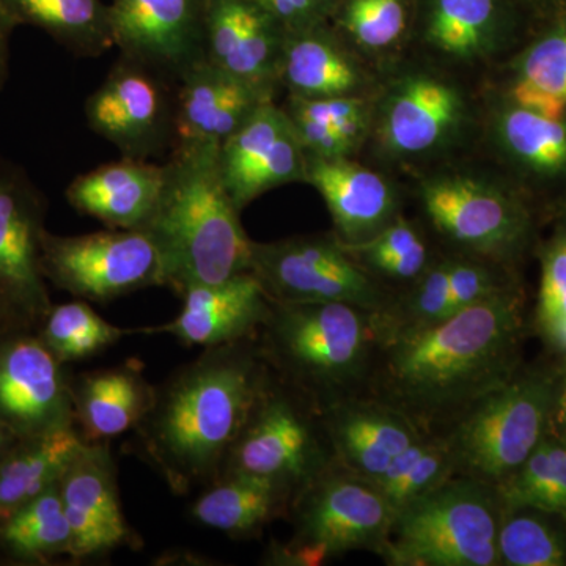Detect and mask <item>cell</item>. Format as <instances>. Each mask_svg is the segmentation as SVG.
Instances as JSON below:
<instances>
[{
	"label": "cell",
	"mask_w": 566,
	"mask_h": 566,
	"mask_svg": "<svg viewBox=\"0 0 566 566\" xmlns=\"http://www.w3.org/2000/svg\"><path fill=\"white\" fill-rule=\"evenodd\" d=\"M523 315L515 290L379 344L364 395L423 434H444L521 368Z\"/></svg>",
	"instance_id": "1"
},
{
	"label": "cell",
	"mask_w": 566,
	"mask_h": 566,
	"mask_svg": "<svg viewBox=\"0 0 566 566\" xmlns=\"http://www.w3.org/2000/svg\"><path fill=\"white\" fill-rule=\"evenodd\" d=\"M273 379L256 338L211 346L181 365L133 430L132 450L174 494L208 485Z\"/></svg>",
	"instance_id": "2"
},
{
	"label": "cell",
	"mask_w": 566,
	"mask_h": 566,
	"mask_svg": "<svg viewBox=\"0 0 566 566\" xmlns=\"http://www.w3.org/2000/svg\"><path fill=\"white\" fill-rule=\"evenodd\" d=\"M227 191L216 142H175L158 205L142 232L161 259L164 286L182 296L251 271L252 240Z\"/></svg>",
	"instance_id": "3"
},
{
	"label": "cell",
	"mask_w": 566,
	"mask_h": 566,
	"mask_svg": "<svg viewBox=\"0 0 566 566\" xmlns=\"http://www.w3.org/2000/svg\"><path fill=\"white\" fill-rule=\"evenodd\" d=\"M381 316L345 303H277L256 334L275 378L316 408L364 395L381 344Z\"/></svg>",
	"instance_id": "4"
},
{
	"label": "cell",
	"mask_w": 566,
	"mask_h": 566,
	"mask_svg": "<svg viewBox=\"0 0 566 566\" xmlns=\"http://www.w3.org/2000/svg\"><path fill=\"white\" fill-rule=\"evenodd\" d=\"M499 488L453 475L395 515L379 556L390 566H499Z\"/></svg>",
	"instance_id": "5"
},
{
	"label": "cell",
	"mask_w": 566,
	"mask_h": 566,
	"mask_svg": "<svg viewBox=\"0 0 566 566\" xmlns=\"http://www.w3.org/2000/svg\"><path fill=\"white\" fill-rule=\"evenodd\" d=\"M557 370H523L476 401L444 436L455 475L501 486L551 431Z\"/></svg>",
	"instance_id": "6"
},
{
	"label": "cell",
	"mask_w": 566,
	"mask_h": 566,
	"mask_svg": "<svg viewBox=\"0 0 566 566\" xmlns=\"http://www.w3.org/2000/svg\"><path fill=\"white\" fill-rule=\"evenodd\" d=\"M335 464L322 411L273 375L219 474L262 476L297 495Z\"/></svg>",
	"instance_id": "7"
},
{
	"label": "cell",
	"mask_w": 566,
	"mask_h": 566,
	"mask_svg": "<svg viewBox=\"0 0 566 566\" xmlns=\"http://www.w3.org/2000/svg\"><path fill=\"white\" fill-rule=\"evenodd\" d=\"M251 271L277 303H345L385 312L394 303L338 238L296 237L252 243Z\"/></svg>",
	"instance_id": "8"
},
{
	"label": "cell",
	"mask_w": 566,
	"mask_h": 566,
	"mask_svg": "<svg viewBox=\"0 0 566 566\" xmlns=\"http://www.w3.org/2000/svg\"><path fill=\"white\" fill-rule=\"evenodd\" d=\"M41 271L46 282L91 303H109L126 294L164 286L161 259L142 230L61 237L44 232Z\"/></svg>",
	"instance_id": "9"
},
{
	"label": "cell",
	"mask_w": 566,
	"mask_h": 566,
	"mask_svg": "<svg viewBox=\"0 0 566 566\" xmlns=\"http://www.w3.org/2000/svg\"><path fill=\"white\" fill-rule=\"evenodd\" d=\"M289 517L293 542L334 558L352 551L381 553L395 512L368 480L335 464L297 493Z\"/></svg>",
	"instance_id": "10"
},
{
	"label": "cell",
	"mask_w": 566,
	"mask_h": 566,
	"mask_svg": "<svg viewBox=\"0 0 566 566\" xmlns=\"http://www.w3.org/2000/svg\"><path fill=\"white\" fill-rule=\"evenodd\" d=\"M423 210L436 232L469 256L506 262L523 251L531 218L512 193L471 177L424 182Z\"/></svg>",
	"instance_id": "11"
},
{
	"label": "cell",
	"mask_w": 566,
	"mask_h": 566,
	"mask_svg": "<svg viewBox=\"0 0 566 566\" xmlns=\"http://www.w3.org/2000/svg\"><path fill=\"white\" fill-rule=\"evenodd\" d=\"M85 118L123 158L151 161L175 144V85L120 55L85 102Z\"/></svg>",
	"instance_id": "12"
},
{
	"label": "cell",
	"mask_w": 566,
	"mask_h": 566,
	"mask_svg": "<svg viewBox=\"0 0 566 566\" xmlns=\"http://www.w3.org/2000/svg\"><path fill=\"white\" fill-rule=\"evenodd\" d=\"M0 420L20 439L74 424L71 376L32 327L0 331Z\"/></svg>",
	"instance_id": "13"
},
{
	"label": "cell",
	"mask_w": 566,
	"mask_h": 566,
	"mask_svg": "<svg viewBox=\"0 0 566 566\" xmlns=\"http://www.w3.org/2000/svg\"><path fill=\"white\" fill-rule=\"evenodd\" d=\"M109 28L122 57L170 84L207 61L203 0H112Z\"/></svg>",
	"instance_id": "14"
},
{
	"label": "cell",
	"mask_w": 566,
	"mask_h": 566,
	"mask_svg": "<svg viewBox=\"0 0 566 566\" xmlns=\"http://www.w3.org/2000/svg\"><path fill=\"white\" fill-rule=\"evenodd\" d=\"M44 214L39 189L0 159V294L32 329L54 305L41 271Z\"/></svg>",
	"instance_id": "15"
},
{
	"label": "cell",
	"mask_w": 566,
	"mask_h": 566,
	"mask_svg": "<svg viewBox=\"0 0 566 566\" xmlns=\"http://www.w3.org/2000/svg\"><path fill=\"white\" fill-rule=\"evenodd\" d=\"M71 532V562L106 556L120 547L140 549L139 535L123 513L117 469L107 442H87L59 480Z\"/></svg>",
	"instance_id": "16"
},
{
	"label": "cell",
	"mask_w": 566,
	"mask_h": 566,
	"mask_svg": "<svg viewBox=\"0 0 566 566\" xmlns=\"http://www.w3.org/2000/svg\"><path fill=\"white\" fill-rule=\"evenodd\" d=\"M219 164L227 191L240 211L271 189L304 181V148L289 115L273 99L260 104L219 145Z\"/></svg>",
	"instance_id": "17"
},
{
	"label": "cell",
	"mask_w": 566,
	"mask_h": 566,
	"mask_svg": "<svg viewBox=\"0 0 566 566\" xmlns=\"http://www.w3.org/2000/svg\"><path fill=\"white\" fill-rule=\"evenodd\" d=\"M181 300L177 318L159 326L134 329V334H166L181 345L203 349L234 344L256 338L273 305L252 271L223 282L192 286Z\"/></svg>",
	"instance_id": "18"
},
{
	"label": "cell",
	"mask_w": 566,
	"mask_h": 566,
	"mask_svg": "<svg viewBox=\"0 0 566 566\" xmlns=\"http://www.w3.org/2000/svg\"><path fill=\"white\" fill-rule=\"evenodd\" d=\"M203 36L211 65L274 92L285 32L251 0H203Z\"/></svg>",
	"instance_id": "19"
},
{
	"label": "cell",
	"mask_w": 566,
	"mask_h": 566,
	"mask_svg": "<svg viewBox=\"0 0 566 566\" xmlns=\"http://www.w3.org/2000/svg\"><path fill=\"white\" fill-rule=\"evenodd\" d=\"M322 419L335 463L368 482L424 436L408 417L367 395L327 406Z\"/></svg>",
	"instance_id": "20"
},
{
	"label": "cell",
	"mask_w": 566,
	"mask_h": 566,
	"mask_svg": "<svg viewBox=\"0 0 566 566\" xmlns=\"http://www.w3.org/2000/svg\"><path fill=\"white\" fill-rule=\"evenodd\" d=\"M273 93L203 61L175 85V142L221 145Z\"/></svg>",
	"instance_id": "21"
},
{
	"label": "cell",
	"mask_w": 566,
	"mask_h": 566,
	"mask_svg": "<svg viewBox=\"0 0 566 566\" xmlns=\"http://www.w3.org/2000/svg\"><path fill=\"white\" fill-rule=\"evenodd\" d=\"M304 181L322 193L344 244L370 240L397 219V193L381 175L348 158L305 155Z\"/></svg>",
	"instance_id": "22"
},
{
	"label": "cell",
	"mask_w": 566,
	"mask_h": 566,
	"mask_svg": "<svg viewBox=\"0 0 566 566\" xmlns=\"http://www.w3.org/2000/svg\"><path fill=\"white\" fill-rule=\"evenodd\" d=\"M463 117L464 102L452 84L415 74L398 82L386 99L379 134L395 155H422L444 144Z\"/></svg>",
	"instance_id": "23"
},
{
	"label": "cell",
	"mask_w": 566,
	"mask_h": 566,
	"mask_svg": "<svg viewBox=\"0 0 566 566\" xmlns=\"http://www.w3.org/2000/svg\"><path fill=\"white\" fill-rule=\"evenodd\" d=\"M164 185V164L123 158L74 178L66 200L74 210L109 229L142 230L150 221Z\"/></svg>",
	"instance_id": "24"
},
{
	"label": "cell",
	"mask_w": 566,
	"mask_h": 566,
	"mask_svg": "<svg viewBox=\"0 0 566 566\" xmlns=\"http://www.w3.org/2000/svg\"><path fill=\"white\" fill-rule=\"evenodd\" d=\"M155 395L137 359L73 378L74 424L87 442H107L133 431Z\"/></svg>",
	"instance_id": "25"
},
{
	"label": "cell",
	"mask_w": 566,
	"mask_h": 566,
	"mask_svg": "<svg viewBox=\"0 0 566 566\" xmlns=\"http://www.w3.org/2000/svg\"><path fill=\"white\" fill-rule=\"evenodd\" d=\"M290 488L262 476L219 474L203 486L191 505V516L205 527L232 538L260 534L264 526L290 515Z\"/></svg>",
	"instance_id": "26"
},
{
	"label": "cell",
	"mask_w": 566,
	"mask_h": 566,
	"mask_svg": "<svg viewBox=\"0 0 566 566\" xmlns=\"http://www.w3.org/2000/svg\"><path fill=\"white\" fill-rule=\"evenodd\" d=\"M85 444L76 424L18 439L0 457V523L59 483Z\"/></svg>",
	"instance_id": "27"
},
{
	"label": "cell",
	"mask_w": 566,
	"mask_h": 566,
	"mask_svg": "<svg viewBox=\"0 0 566 566\" xmlns=\"http://www.w3.org/2000/svg\"><path fill=\"white\" fill-rule=\"evenodd\" d=\"M360 73L323 25L283 36L279 82L301 98L353 95Z\"/></svg>",
	"instance_id": "28"
},
{
	"label": "cell",
	"mask_w": 566,
	"mask_h": 566,
	"mask_svg": "<svg viewBox=\"0 0 566 566\" xmlns=\"http://www.w3.org/2000/svg\"><path fill=\"white\" fill-rule=\"evenodd\" d=\"M0 14L11 28L41 29L82 57H98L114 46L103 0H0Z\"/></svg>",
	"instance_id": "29"
},
{
	"label": "cell",
	"mask_w": 566,
	"mask_h": 566,
	"mask_svg": "<svg viewBox=\"0 0 566 566\" xmlns=\"http://www.w3.org/2000/svg\"><path fill=\"white\" fill-rule=\"evenodd\" d=\"M71 532L59 483L0 523V564L51 565L70 560Z\"/></svg>",
	"instance_id": "30"
},
{
	"label": "cell",
	"mask_w": 566,
	"mask_h": 566,
	"mask_svg": "<svg viewBox=\"0 0 566 566\" xmlns=\"http://www.w3.org/2000/svg\"><path fill=\"white\" fill-rule=\"evenodd\" d=\"M499 0H428V43L450 57L475 59L490 51L501 31Z\"/></svg>",
	"instance_id": "31"
},
{
	"label": "cell",
	"mask_w": 566,
	"mask_h": 566,
	"mask_svg": "<svg viewBox=\"0 0 566 566\" xmlns=\"http://www.w3.org/2000/svg\"><path fill=\"white\" fill-rule=\"evenodd\" d=\"M499 566H566V520L528 505H505Z\"/></svg>",
	"instance_id": "32"
},
{
	"label": "cell",
	"mask_w": 566,
	"mask_h": 566,
	"mask_svg": "<svg viewBox=\"0 0 566 566\" xmlns=\"http://www.w3.org/2000/svg\"><path fill=\"white\" fill-rule=\"evenodd\" d=\"M455 475L452 452L444 434H424L405 450L385 474L370 480L371 485L392 506L395 515L416 499Z\"/></svg>",
	"instance_id": "33"
},
{
	"label": "cell",
	"mask_w": 566,
	"mask_h": 566,
	"mask_svg": "<svg viewBox=\"0 0 566 566\" xmlns=\"http://www.w3.org/2000/svg\"><path fill=\"white\" fill-rule=\"evenodd\" d=\"M35 331L48 349L65 365L88 359L134 334V329L114 326L82 300L52 305Z\"/></svg>",
	"instance_id": "34"
},
{
	"label": "cell",
	"mask_w": 566,
	"mask_h": 566,
	"mask_svg": "<svg viewBox=\"0 0 566 566\" xmlns=\"http://www.w3.org/2000/svg\"><path fill=\"white\" fill-rule=\"evenodd\" d=\"M499 493L504 505L536 506L566 520V438L549 431Z\"/></svg>",
	"instance_id": "35"
},
{
	"label": "cell",
	"mask_w": 566,
	"mask_h": 566,
	"mask_svg": "<svg viewBox=\"0 0 566 566\" xmlns=\"http://www.w3.org/2000/svg\"><path fill=\"white\" fill-rule=\"evenodd\" d=\"M499 136L505 150L539 175H557L566 169V123L526 107H509L499 120Z\"/></svg>",
	"instance_id": "36"
},
{
	"label": "cell",
	"mask_w": 566,
	"mask_h": 566,
	"mask_svg": "<svg viewBox=\"0 0 566 566\" xmlns=\"http://www.w3.org/2000/svg\"><path fill=\"white\" fill-rule=\"evenodd\" d=\"M516 106L551 118L566 112V29L535 43L521 62L512 91Z\"/></svg>",
	"instance_id": "37"
},
{
	"label": "cell",
	"mask_w": 566,
	"mask_h": 566,
	"mask_svg": "<svg viewBox=\"0 0 566 566\" xmlns=\"http://www.w3.org/2000/svg\"><path fill=\"white\" fill-rule=\"evenodd\" d=\"M381 316V342L394 335L415 333L434 326L449 316V259L430 263L405 296H395L394 303Z\"/></svg>",
	"instance_id": "38"
},
{
	"label": "cell",
	"mask_w": 566,
	"mask_h": 566,
	"mask_svg": "<svg viewBox=\"0 0 566 566\" xmlns=\"http://www.w3.org/2000/svg\"><path fill=\"white\" fill-rule=\"evenodd\" d=\"M536 327L546 344L566 357V229L543 253Z\"/></svg>",
	"instance_id": "39"
},
{
	"label": "cell",
	"mask_w": 566,
	"mask_h": 566,
	"mask_svg": "<svg viewBox=\"0 0 566 566\" xmlns=\"http://www.w3.org/2000/svg\"><path fill=\"white\" fill-rule=\"evenodd\" d=\"M408 24L406 0H345L340 25L360 46L385 50L403 35Z\"/></svg>",
	"instance_id": "40"
},
{
	"label": "cell",
	"mask_w": 566,
	"mask_h": 566,
	"mask_svg": "<svg viewBox=\"0 0 566 566\" xmlns=\"http://www.w3.org/2000/svg\"><path fill=\"white\" fill-rule=\"evenodd\" d=\"M493 264L475 256L449 259V316L513 290Z\"/></svg>",
	"instance_id": "41"
},
{
	"label": "cell",
	"mask_w": 566,
	"mask_h": 566,
	"mask_svg": "<svg viewBox=\"0 0 566 566\" xmlns=\"http://www.w3.org/2000/svg\"><path fill=\"white\" fill-rule=\"evenodd\" d=\"M286 109L300 112L315 120L333 126L354 150L363 142L368 128V112L364 99L357 96H334V98H301L290 95Z\"/></svg>",
	"instance_id": "42"
},
{
	"label": "cell",
	"mask_w": 566,
	"mask_h": 566,
	"mask_svg": "<svg viewBox=\"0 0 566 566\" xmlns=\"http://www.w3.org/2000/svg\"><path fill=\"white\" fill-rule=\"evenodd\" d=\"M273 18L283 32H301L323 25L333 13L334 0H251Z\"/></svg>",
	"instance_id": "43"
},
{
	"label": "cell",
	"mask_w": 566,
	"mask_h": 566,
	"mask_svg": "<svg viewBox=\"0 0 566 566\" xmlns=\"http://www.w3.org/2000/svg\"><path fill=\"white\" fill-rule=\"evenodd\" d=\"M283 111L289 115L305 155L323 159H338L348 158L349 153L353 151L333 126L300 114V112L286 109V107H283Z\"/></svg>",
	"instance_id": "44"
},
{
	"label": "cell",
	"mask_w": 566,
	"mask_h": 566,
	"mask_svg": "<svg viewBox=\"0 0 566 566\" xmlns=\"http://www.w3.org/2000/svg\"><path fill=\"white\" fill-rule=\"evenodd\" d=\"M329 560V556L319 547L303 545V543L273 542L268 546L263 556L264 565L275 566H315Z\"/></svg>",
	"instance_id": "45"
},
{
	"label": "cell",
	"mask_w": 566,
	"mask_h": 566,
	"mask_svg": "<svg viewBox=\"0 0 566 566\" xmlns=\"http://www.w3.org/2000/svg\"><path fill=\"white\" fill-rule=\"evenodd\" d=\"M556 371L553 411H551V433L566 438V357Z\"/></svg>",
	"instance_id": "46"
},
{
	"label": "cell",
	"mask_w": 566,
	"mask_h": 566,
	"mask_svg": "<svg viewBox=\"0 0 566 566\" xmlns=\"http://www.w3.org/2000/svg\"><path fill=\"white\" fill-rule=\"evenodd\" d=\"M11 32H13V28L0 14V91L6 84L7 74H9V40Z\"/></svg>",
	"instance_id": "47"
},
{
	"label": "cell",
	"mask_w": 566,
	"mask_h": 566,
	"mask_svg": "<svg viewBox=\"0 0 566 566\" xmlns=\"http://www.w3.org/2000/svg\"><path fill=\"white\" fill-rule=\"evenodd\" d=\"M18 326L31 327L24 323V319H22L21 316L14 312V308L11 307L9 303H7L6 297L0 294V331L10 329V327Z\"/></svg>",
	"instance_id": "48"
},
{
	"label": "cell",
	"mask_w": 566,
	"mask_h": 566,
	"mask_svg": "<svg viewBox=\"0 0 566 566\" xmlns=\"http://www.w3.org/2000/svg\"><path fill=\"white\" fill-rule=\"evenodd\" d=\"M18 439L20 438H17V436L13 434V431H11L10 428L0 420V457H2L3 453H6L7 450L18 441Z\"/></svg>",
	"instance_id": "49"
}]
</instances>
